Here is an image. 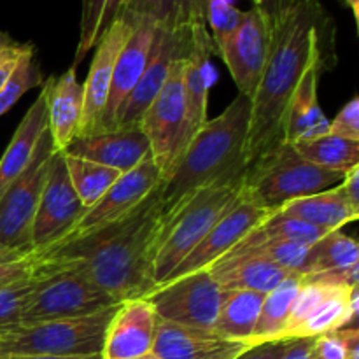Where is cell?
Instances as JSON below:
<instances>
[{
	"mask_svg": "<svg viewBox=\"0 0 359 359\" xmlns=\"http://www.w3.org/2000/svg\"><path fill=\"white\" fill-rule=\"evenodd\" d=\"M0 359H104L98 356H84V358H58V356H39V354H0Z\"/></svg>",
	"mask_w": 359,
	"mask_h": 359,
	"instance_id": "681fc988",
	"label": "cell"
},
{
	"mask_svg": "<svg viewBox=\"0 0 359 359\" xmlns=\"http://www.w3.org/2000/svg\"><path fill=\"white\" fill-rule=\"evenodd\" d=\"M48 130V114H46V93L41 90L37 100L30 105L27 114L18 125L6 153L0 158V198L11 184L23 174L32 161L39 140Z\"/></svg>",
	"mask_w": 359,
	"mask_h": 359,
	"instance_id": "484cf974",
	"label": "cell"
},
{
	"mask_svg": "<svg viewBox=\"0 0 359 359\" xmlns=\"http://www.w3.org/2000/svg\"><path fill=\"white\" fill-rule=\"evenodd\" d=\"M133 30V16L123 13L111 27L105 30L95 46L93 62L86 81L83 83V119H81L77 137H88L100 133L104 121L105 105L111 91L112 72L119 51L128 41ZM76 137V139H77Z\"/></svg>",
	"mask_w": 359,
	"mask_h": 359,
	"instance_id": "5bb4252c",
	"label": "cell"
},
{
	"mask_svg": "<svg viewBox=\"0 0 359 359\" xmlns=\"http://www.w3.org/2000/svg\"><path fill=\"white\" fill-rule=\"evenodd\" d=\"M216 53L212 37L207 27L191 28V46L184 63V104H186V126L182 137V151L189 140L205 125L207 105H209V69L210 56ZM182 154V153H181Z\"/></svg>",
	"mask_w": 359,
	"mask_h": 359,
	"instance_id": "44dd1931",
	"label": "cell"
},
{
	"mask_svg": "<svg viewBox=\"0 0 359 359\" xmlns=\"http://www.w3.org/2000/svg\"><path fill=\"white\" fill-rule=\"evenodd\" d=\"M118 305L84 318L58 319L23 326L0 339V354L84 358L102 356L105 332Z\"/></svg>",
	"mask_w": 359,
	"mask_h": 359,
	"instance_id": "52a82bcc",
	"label": "cell"
},
{
	"mask_svg": "<svg viewBox=\"0 0 359 359\" xmlns=\"http://www.w3.org/2000/svg\"><path fill=\"white\" fill-rule=\"evenodd\" d=\"M84 212L86 209L74 191L63 154L56 153L32 226V255L58 244L74 230Z\"/></svg>",
	"mask_w": 359,
	"mask_h": 359,
	"instance_id": "8fae6325",
	"label": "cell"
},
{
	"mask_svg": "<svg viewBox=\"0 0 359 359\" xmlns=\"http://www.w3.org/2000/svg\"><path fill=\"white\" fill-rule=\"evenodd\" d=\"M191 28L193 27L181 28V30H161V28H158L149 63H147L137 86L133 88L132 93L126 97L125 104L119 109L116 128L139 125L146 109L149 107V104L160 93L161 86L167 81L172 63L182 53L188 51L189 44H191Z\"/></svg>",
	"mask_w": 359,
	"mask_h": 359,
	"instance_id": "2e32d148",
	"label": "cell"
},
{
	"mask_svg": "<svg viewBox=\"0 0 359 359\" xmlns=\"http://www.w3.org/2000/svg\"><path fill=\"white\" fill-rule=\"evenodd\" d=\"M283 344L284 340H276V342H265L258 344V346H251L248 351L238 354L235 359H280Z\"/></svg>",
	"mask_w": 359,
	"mask_h": 359,
	"instance_id": "ee69618b",
	"label": "cell"
},
{
	"mask_svg": "<svg viewBox=\"0 0 359 359\" xmlns=\"http://www.w3.org/2000/svg\"><path fill=\"white\" fill-rule=\"evenodd\" d=\"M55 154L46 130L28 167L0 198V244L32 255V226Z\"/></svg>",
	"mask_w": 359,
	"mask_h": 359,
	"instance_id": "ba28073f",
	"label": "cell"
},
{
	"mask_svg": "<svg viewBox=\"0 0 359 359\" xmlns=\"http://www.w3.org/2000/svg\"><path fill=\"white\" fill-rule=\"evenodd\" d=\"M256 230L262 231L266 237H272L284 242H293V244L300 245H312L328 235V231L321 230V228L311 226V224L304 223V221L279 216L276 212L269 219L263 221L262 224H258Z\"/></svg>",
	"mask_w": 359,
	"mask_h": 359,
	"instance_id": "d590c367",
	"label": "cell"
},
{
	"mask_svg": "<svg viewBox=\"0 0 359 359\" xmlns=\"http://www.w3.org/2000/svg\"><path fill=\"white\" fill-rule=\"evenodd\" d=\"M35 51L32 42H18L0 30V88L4 86L25 55Z\"/></svg>",
	"mask_w": 359,
	"mask_h": 359,
	"instance_id": "f35d334b",
	"label": "cell"
},
{
	"mask_svg": "<svg viewBox=\"0 0 359 359\" xmlns=\"http://www.w3.org/2000/svg\"><path fill=\"white\" fill-rule=\"evenodd\" d=\"M244 175L214 182L200 189L165 219L163 235L154 262L156 286L168 279V276L181 265L182 259L202 242L210 228L233 205L242 191Z\"/></svg>",
	"mask_w": 359,
	"mask_h": 359,
	"instance_id": "5b68a950",
	"label": "cell"
},
{
	"mask_svg": "<svg viewBox=\"0 0 359 359\" xmlns=\"http://www.w3.org/2000/svg\"><path fill=\"white\" fill-rule=\"evenodd\" d=\"M209 272L223 290L258 291L265 294L291 276H298L258 256H224L210 266Z\"/></svg>",
	"mask_w": 359,
	"mask_h": 359,
	"instance_id": "cb8c5ba5",
	"label": "cell"
},
{
	"mask_svg": "<svg viewBox=\"0 0 359 359\" xmlns=\"http://www.w3.org/2000/svg\"><path fill=\"white\" fill-rule=\"evenodd\" d=\"M188 51L182 53L172 63L167 81L161 86L160 93L154 97L149 107L146 109L139 123L140 128L149 139L151 156L161 170V179L170 172V168L174 167V163L182 153V137H184L186 126L182 76H184V63Z\"/></svg>",
	"mask_w": 359,
	"mask_h": 359,
	"instance_id": "30bf717a",
	"label": "cell"
},
{
	"mask_svg": "<svg viewBox=\"0 0 359 359\" xmlns=\"http://www.w3.org/2000/svg\"><path fill=\"white\" fill-rule=\"evenodd\" d=\"M30 284L0 291V339L21 328V319L30 300Z\"/></svg>",
	"mask_w": 359,
	"mask_h": 359,
	"instance_id": "8d00e7d4",
	"label": "cell"
},
{
	"mask_svg": "<svg viewBox=\"0 0 359 359\" xmlns=\"http://www.w3.org/2000/svg\"><path fill=\"white\" fill-rule=\"evenodd\" d=\"M309 248L311 245H300L266 237L255 228L224 256H258V258L269 259L290 272L304 276L305 266H307Z\"/></svg>",
	"mask_w": 359,
	"mask_h": 359,
	"instance_id": "f546056e",
	"label": "cell"
},
{
	"mask_svg": "<svg viewBox=\"0 0 359 359\" xmlns=\"http://www.w3.org/2000/svg\"><path fill=\"white\" fill-rule=\"evenodd\" d=\"M314 359H346V342L340 330L316 337Z\"/></svg>",
	"mask_w": 359,
	"mask_h": 359,
	"instance_id": "b9f144b4",
	"label": "cell"
},
{
	"mask_svg": "<svg viewBox=\"0 0 359 359\" xmlns=\"http://www.w3.org/2000/svg\"><path fill=\"white\" fill-rule=\"evenodd\" d=\"M34 276V262L32 256L23 262L11 263V265L0 266V291L9 287H20L30 284Z\"/></svg>",
	"mask_w": 359,
	"mask_h": 359,
	"instance_id": "60d3db41",
	"label": "cell"
},
{
	"mask_svg": "<svg viewBox=\"0 0 359 359\" xmlns=\"http://www.w3.org/2000/svg\"><path fill=\"white\" fill-rule=\"evenodd\" d=\"M300 287L302 276H291L280 286L265 294L258 323H256V328L252 332L251 340H249L251 346L284 339L291 307H293V302Z\"/></svg>",
	"mask_w": 359,
	"mask_h": 359,
	"instance_id": "f1b7e54d",
	"label": "cell"
},
{
	"mask_svg": "<svg viewBox=\"0 0 359 359\" xmlns=\"http://www.w3.org/2000/svg\"><path fill=\"white\" fill-rule=\"evenodd\" d=\"M135 359H158V358L154 356L153 353H151V354H146V356H140V358H135Z\"/></svg>",
	"mask_w": 359,
	"mask_h": 359,
	"instance_id": "816d5d0a",
	"label": "cell"
},
{
	"mask_svg": "<svg viewBox=\"0 0 359 359\" xmlns=\"http://www.w3.org/2000/svg\"><path fill=\"white\" fill-rule=\"evenodd\" d=\"M130 0H83L79 25V42H77L74 65L83 62L84 56L97 46L109 27L125 13Z\"/></svg>",
	"mask_w": 359,
	"mask_h": 359,
	"instance_id": "d6a6232c",
	"label": "cell"
},
{
	"mask_svg": "<svg viewBox=\"0 0 359 359\" xmlns=\"http://www.w3.org/2000/svg\"><path fill=\"white\" fill-rule=\"evenodd\" d=\"M263 300L265 293L258 291H228L217 314L214 332L224 339L249 344L262 312Z\"/></svg>",
	"mask_w": 359,
	"mask_h": 359,
	"instance_id": "83f0119b",
	"label": "cell"
},
{
	"mask_svg": "<svg viewBox=\"0 0 359 359\" xmlns=\"http://www.w3.org/2000/svg\"><path fill=\"white\" fill-rule=\"evenodd\" d=\"M297 153L309 163L330 172L347 174L359 165V142L325 133L314 139L293 144Z\"/></svg>",
	"mask_w": 359,
	"mask_h": 359,
	"instance_id": "4dcf8cb0",
	"label": "cell"
},
{
	"mask_svg": "<svg viewBox=\"0 0 359 359\" xmlns=\"http://www.w3.org/2000/svg\"><path fill=\"white\" fill-rule=\"evenodd\" d=\"M270 51V20L262 7L242 13V20L231 37L217 49L226 63L241 95L252 100L259 86Z\"/></svg>",
	"mask_w": 359,
	"mask_h": 359,
	"instance_id": "7c38bea8",
	"label": "cell"
},
{
	"mask_svg": "<svg viewBox=\"0 0 359 359\" xmlns=\"http://www.w3.org/2000/svg\"><path fill=\"white\" fill-rule=\"evenodd\" d=\"M354 265H359L358 242L340 231H332L309 248L304 276L351 269Z\"/></svg>",
	"mask_w": 359,
	"mask_h": 359,
	"instance_id": "836d02e7",
	"label": "cell"
},
{
	"mask_svg": "<svg viewBox=\"0 0 359 359\" xmlns=\"http://www.w3.org/2000/svg\"><path fill=\"white\" fill-rule=\"evenodd\" d=\"M340 186H342L347 198H349L354 205L359 207V165L358 167L351 168V170L344 175Z\"/></svg>",
	"mask_w": 359,
	"mask_h": 359,
	"instance_id": "bcb514c9",
	"label": "cell"
},
{
	"mask_svg": "<svg viewBox=\"0 0 359 359\" xmlns=\"http://www.w3.org/2000/svg\"><path fill=\"white\" fill-rule=\"evenodd\" d=\"M226 294L207 269L160 284L144 298L161 321L214 332Z\"/></svg>",
	"mask_w": 359,
	"mask_h": 359,
	"instance_id": "9c48e42d",
	"label": "cell"
},
{
	"mask_svg": "<svg viewBox=\"0 0 359 359\" xmlns=\"http://www.w3.org/2000/svg\"><path fill=\"white\" fill-rule=\"evenodd\" d=\"M63 161H65L74 191L86 210L93 207L123 175L116 168L83 160V158L69 156V154H63Z\"/></svg>",
	"mask_w": 359,
	"mask_h": 359,
	"instance_id": "1f68e13d",
	"label": "cell"
},
{
	"mask_svg": "<svg viewBox=\"0 0 359 359\" xmlns=\"http://www.w3.org/2000/svg\"><path fill=\"white\" fill-rule=\"evenodd\" d=\"M304 2H309V0H262V11L263 13L269 16V20H276V18H279L280 14L287 13V11H291L293 7L300 6V4Z\"/></svg>",
	"mask_w": 359,
	"mask_h": 359,
	"instance_id": "f6af8a7d",
	"label": "cell"
},
{
	"mask_svg": "<svg viewBox=\"0 0 359 359\" xmlns=\"http://www.w3.org/2000/svg\"><path fill=\"white\" fill-rule=\"evenodd\" d=\"M346 342V359H359V330H340Z\"/></svg>",
	"mask_w": 359,
	"mask_h": 359,
	"instance_id": "7dc6e473",
	"label": "cell"
},
{
	"mask_svg": "<svg viewBox=\"0 0 359 359\" xmlns=\"http://www.w3.org/2000/svg\"><path fill=\"white\" fill-rule=\"evenodd\" d=\"M328 133L342 139L359 142V98L354 97L347 102L342 111L335 116L333 121H330Z\"/></svg>",
	"mask_w": 359,
	"mask_h": 359,
	"instance_id": "ab89813d",
	"label": "cell"
},
{
	"mask_svg": "<svg viewBox=\"0 0 359 359\" xmlns=\"http://www.w3.org/2000/svg\"><path fill=\"white\" fill-rule=\"evenodd\" d=\"M160 184L161 170L149 154L133 170L123 174L107 189V193L84 212V216L77 221L74 230L65 238L81 237V235L90 233V231L104 228L130 216L154 189H158ZM65 238H62V241H65Z\"/></svg>",
	"mask_w": 359,
	"mask_h": 359,
	"instance_id": "9a60e30c",
	"label": "cell"
},
{
	"mask_svg": "<svg viewBox=\"0 0 359 359\" xmlns=\"http://www.w3.org/2000/svg\"><path fill=\"white\" fill-rule=\"evenodd\" d=\"M272 214L273 212L252 202L244 191H241L233 205L221 216V219L210 228V231L202 238V242L182 259L181 265L168 276L165 283L188 276V273L198 272V270L210 269L214 263L219 262L224 255H228L249 231L255 230L265 219H269Z\"/></svg>",
	"mask_w": 359,
	"mask_h": 359,
	"instance_id": "4fadbf2b",
	"label": "cell"
},
{
	"mask_svg": "<svg viewBox=\"0 0 359 359\" xmlns=\"http://www.w3.org/2000/svg\"><path fill=\"white\" fill-rule=\"evenodd\" d=\"M30 287V300L23 312L21 328L46 321L84 318L119 305L83 273L65 266L34 263Z\"/></svg>",
	"mask_w": 359,
	"mask_h": 359,
	"instance_id": "8992f818",
	"label": "cell"
},
{
	"mask_svg": "<svg viewBox=\"0 0 359 359\" xmlns=\"http://www.w3.org/2000/svg\"><path fill=\"white\" fill-rule=\"evenodd\" d=\"M63 154L95 161L126 174L149 156L151 144L140 125L125 126L111 132L77 137Z\"/></svg>",
	"mask_w": 359,
	"mask_h": 359,
	"instance_id": "d6986e66",
	"label": "cell"
},
{
	"mask_svg": "<svg viewBox=\"0 0 359 359\" xmlns=\"http://www.w3.org/2000/svg\"><path fill=\"white\" fill-rule=\"evenodd\" d=\"M156 32L158 27L153 21H149L147 18L133 16L132 34H130L128 41L121 48V51H119L114 63L111 91H109L100 133L116 130L119 109L125 104L126 97L132 93L133 88L137 86L144 70H146L147 63H149Z\"/></svg>",
	"mask_w": 359,
	"mask_h": 359,
	"instance_id": "e0dca14e",
	"label": "cell"
},
{
	"mask_svg": "<svg viewBox=\"0 0 359 359\" xmlns=\"http://www.w3.org/2000/svg\"><path fill=\"white\" fill-rule=\"evenodd\" d=\"M316 337H293L283 344L280 359H314Z\"/></svg>",
	"mask_w": 359,
	"mask_h": 359,
	"instance_id": "7bdbcfd3",
	"label": "cell"
},
{
	"mask_svg": "<svg viewBox=\"0 0 359 359\" xmlns=\"http://www.w3.org/2000/svg\"><path fill=\"white\" fill-rule=\"evenodd\" d=\"M210 2L212 0H130L125 13L147 18L161 30H181L207 27Z\"/></svg>",
	"mask_w": 359,
	"mask_h": 359,
	"instance_id": "4316f807",
	"label": "cell"
},
{
	"mask_svg": "<svg viewBox=\"0 0 359 359\" xmlns=\"http://www.w3.org/2000/svg\"><path fill=\"white\" fill-rule=\"evenodd\" d=\"M340 4L344 7H347V9H351L354 20L359 21V0H340Z\"/></svg>",
	"mask_w": 359,
	"mask_h": 359,
	"instance_id": "f907efd6",
	"label": "cell"
},
{
	"mask_svg": "<svg viewBox=\"0 0 359 359\" xmlns=\"http://www.w3.org/2000/svg\"><path fill=\"white\" fill-rule=\"evenodd\" d=\"M32 255L25 251H18V249H11L7 245L0 244V266L2 265H11V263L23 262V259H28Z\"/></svg>",
	"mask_w": 359,
	"mask_h": 359,
	"instance_id": "c3c4849f",
	"label": "cell"
},
{
	"mask_svg": "<svg viewBox=\"0 0 359 359\" xmlns=\"http://www.w3.org/2000/svg\"><path fill=\"white\" fill-rule=\"evenodd\" d=\"M42 83L44 81H42L41 69L35 63V51H32L21 58L9 79L0 88V116L11 111L27 91L42 86Z\"/></svg>",
	"mask_w": 359,
	"mask_h": 359,
	"instance_id": "e575fe53",
	"label": "cell"
},
{
	"mask_svg": "<svg viewBox=\"0 0 359 359\" xmlns=\"http://www.w3.org/2000/svg\"><path fill=\"white\" fill-rule=\"evenodd\" d=\"M248 342L224 339L212 330H196L156 323L153 354L158 359H235L249 349Z\"/></svg>",
	"mask_w": 359,
	"mask_h": 359,
	"instance_id": "ffe728a7",
	"label": "cell"
},
{
	"mask_svg": "<svg viewBox=\"0 0 359 359\" xmlns=\"http://www.w3.org/2000/svg\"><path fill=\"white\" fill-rule=\"evenodd\" d=\"M344 175L309 163L297 153L293 144L280 142L249 165L242 191L259 207L277 212L293 200L340 184Z\"/></svg>",
	"mask_w": 359,
	"mask_h": 359,
	"instance_id": "277c9868",
	"label": "cell"
},
{
	"mask_svg": "<svg viewBox=\"0 0 359 359\" xmlns=\"http://www.w3.org/2000/svg\"><path fill=\"white\" fill-rule=\"evenodd\" d=\"M337 63L335 21L321 4L309 0L270 21V51L251 100L245 161L248 167L284 142V125L294 90L312 63Z\"/></svg>",
	"mask_w": 359,
	"mask_h": 359,
	"instance_id": "7a4b0ae2",
	"label": "cell"
},
{
	"mask_svg": "<svg viewBox=\"0 0 359 359\" xmlns=\"http://www.w3.org/2000/svg\"><path fill=\"white\" fill-rule=\"evenodd\" d=\"M163 228V207L154 189L130 216L81 237L65 238L32 255V259L41 266L76 270L116 304H123L144 298L156 287L154 262Z\"/></svg>",
	"mask_w": 359,
	"mask_h": 359,
	"instance_id": "6da1fadb",
	"label": "cell"
},
{
	"mask_svg": "<svg viewBox=\"0 0 359 359\" xmlns=\"http://www.w3.org/2000/svg\"><path fill=\"white\" fill-rule=\"evenodd\" d=\"M252 4H255V6H262V0H252Z\"/></svg>",
	"mask_w": 359,
	"mask_h": 359,
	"instance_id": "f5cc1de1",
	"label": "cell"
},
{
	"mask_svg": "<svg viewBox=\"0 0 359 359\" xmlns=\"http://www.w3.org/2000/svg\"><path fill=\"white\" fill-rule=\"evenodd\" d=\"M46 93L48 132L56 153H63L79 133L83 119V83L76 76V65L56 79L42 83Z\"/></svg>",
	"mask_w": 359,
	"mask_h": 359,
	"instance_id": "7402d4cb",
	"label": "cell"
},
{
	"mask_svg": "<svg viewBox=\"0 0 359 359\" xmlns=\"http://www.w3.org/2000/svg\"><path fill=\"white\" fill-rule=\"evenodd\" d=\"M242 13L244 11L237 9L230 0H212L210 2L209 25L207 27H209L210 37L216 46V53L237 30L242 20Z\"/></svg>",
	"mask_w": 359,
	"mask_h": 359,
	"instance_id": "74e56055",
	"label": "cell"
},
{
	"mask_svg": "<svg viewBox=\"0 0 359 359\" xmlns=\"http://www.w3.org/2000/svg\"><path fill=\"white\" fill-rule=\"evenodd\" d=\"M158 318L146 298L123 302L105 332L104 359H135L153 353Z\"/></svg>",
	"mask_w": 359,
	"mask_h": 359,
	"instance_id": "ac0fdd59",
	"label": "cell"
},
{
	"mask_svg": "<svg viewBox=\"0 0 359 359\" xmlns=\"http://www.w3.org/2000/svg\"><path fill=\"white\" fill-rule=\"evenodd\" d=\"M276 214L304 221L311 226L321 228L332 233V231H339L346 224L358 221L359 207L347 198L342 186L337 184L326 191L293 200L280 207Z\"/></svg>",
	"mask_w": 359,
	"mask_h": 359,
	"instance_id": "d4e9b609",
	"label": "cell"
},
{
	"mask_svg": "<svg viewBox=\"0 0 359 359\" xmlns=\"http://www.w3.org/2000/svg\"><path fill=\"white\" fill-rule=\"evenodd\" d=\"M249 123L251 98L238 93L223 114L198 130L158 188L165 219L200 189L245 174Z\"/></svg>",
	"mask_w": 359,
	"mask_h": 359,
	"instance_id": "3957f363",
	"label": "cell"
},
{
	"mask_svg": "<svg viewBox=\"0 0 359 359\" xmlns=\"http://www.w3.org/2000/svg\"><path fill=\"white\" fill-rule=\"evenodd\" d=\"M326 70L330 69L325 63H312L298 83L287 109L284 142L297 144L328 133L330 121L326 119L318 98L319 77Z\"/></svg>",
	"mask_w": 359,
	"mask_h": 359,
	"instance_id": "603a6c76",
	"label": "cell"
}]
</instances>
